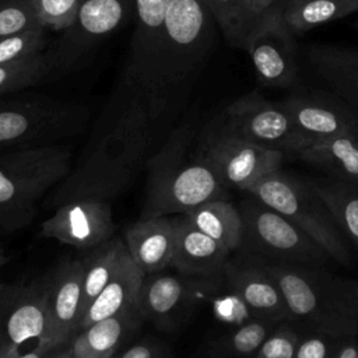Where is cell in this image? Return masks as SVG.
I'll return each instance as SVG.
<instances>
[{
	"label": "cell",
	"instance_id": "1",
	"mask_svg": "<svg viewBox=\"0 0 358 358\" xmlns=\"http://www.w3.org/2000/svg\"><path fill=\"white\" fill-rule=\"evenodd\" d=\"M218 25L204 0H171L154 64L145 119L164 143L214 49Z\"/></svg>",
	"mask_w": 358,
	"mask_h": 358
},
{
	"label": "cell",
	"instance_id": "2",
	"mask_svg": "<svg viewBox=\"0 0 358 358\" xmlns=\"http://www.w3.org/2000/svg\"><path fill=\"white\" fill-rule=\"evenodd\" d=\"M193 123L173 127L145 162V197L140 218L179 215L213 200L225 199L227 187L210 164L192 150Z\"/></svg>",
	"mask_w": 358,
	"mask_h": 358
},
{
	"label": "cell",
	"instance_id": "3",
	"mask_svg": "<svg viewBox=\"0 0 358 358\" xmlns=\"http://www.w3.org/2000/svg\"><path fill=\"white\" fill-rule=\"evenodd\" d=\"M257 260L277 282L287 305L288 320L296 329L337 337L358 336L357 281L324 267Z\"/></svg>",
	"mask_w": 358,
	"mask_h": 358
},
{
	"label": "cell",
	"instance_id": "4",
	"mask_svg": "<svg viewBox=\"0 0 358 358\" xmlns=\"http://www.w3.org/2000/svg\"><path fill=\"white\" fill-rule=\"evenodd\" d=\"M67 144L8 150L0 154V231L27 227L43 199L71 169Z\"/></svg>",
	"mask_w": 358,
	"mask_h": 358
},
{
	"label": "cell",
	"instance_id": "5",
	"mask_svg": "<svg viewBox=\"0 0 358 358\" xmlns=\"http://www.w3.org/2000/svg\"><path fill=\"white\" fill-rule=\"evenodd\" d=\"M245 193L284 215L320 245L333 262L351 266L352 256L348 241L310 180L277 169L257 179Z\"/></svg>",
	"mask_w": 358,
	"mask_h": 358
},
{
	"label": "cell",
	"instance_id": "6",
	"mask_svg": "<svg viewBox=\"0 0 358 358\" xmlns=\"http://www.w3.org/2000/svg\"><path fill=\"white\" fill-rule=\"evenodd\" d=\"M8 95L0 96V151L60 144L88 124L90 109L84 103L48 95Z\"/></svg>",
	"mask_w": 358,
	"mask_h": 358
},
{
	"label": "cell",
	"instance_id": "7",
	"mask_svg": "<svg viewBox=\"0 0 358 358\" xmlns=\"http://www.w3.org/2000/svg\"><path fill=\"white\" fill-rule=\"evenodd\" d=\"M239 206L242 236L236 253L262 260L324 267L331 262L326 250L284 215L248 194Z\"/></svg>",
	"mask_w": 358,
	"mask_h": 358
},
{
	"label": "cell",
	"instance_id": "8",
	"mask_svg": "<svg viewBox=\"0 0 358 358\" xmlns=\"http://www.w3.org/2000/svg\"><path fill=\"white\" fill-rule=\"evenodd\" d=\"M171 0H134V31L117 90L110 102L140 120L159 143L145 119L154 64Z\"/></svg>",
	"mask_w": 358,
	"mask_h": 358
},
{
	"label": "cell",
	"instance_id": "9",
	"mask_svg": "<svg viewBox=\"0 0 358 358\" xmlns=\"http://www.w3.org/2000/svg\"><path fill=\"white\" fill-rule=\"evenodd\" d=\"M210 123L235 137L285 155H296L309 145L280 103L266 99L257 91L231 102Z\"/></svg>",
	"mask_w": 358,
	"mask_h": 358
},
{
	"label": "cell",
	"instance_id": "10",
	"mask_svg": "<svg viewBox=\"0 0 358 358\" xmlns=\"http://www.w3.org/2000/svg\"><path fill=\"white\" fill-rule=\"evenodd\" d=\"M134 14V0H83L74 21L62 31L49 52L53 70L69 74L80 69L99 43Z\"/></svg>",
	"mask_w": 358,
	"mask_h": 358
},
{
	"label": "cell",
	"instance_id": "11",
	"mask_svg": "<svg viewBox=\"0 0 358 358\" xmlns=\"http://www.w3.org/2000/svg\"><path fill=\"white\" fill-rule=\"evenodd\" d=\"M196 151L210 164L227 189L241 192H245L262 176L281 169L285 157L281 151L225 133L210 122L199 136Z\"/></svg>",
	"mask_w": 358,
	"mask_h": 358
},
{
	"label": "cell",
	"instance_id": "12",
	"mask_svg": "<svg viewBox=\"0 0 358 358\" xmlns=\"http://www.w3.org/2000/svg\"><path fill=\"white\" fill-rule=\"evenodd\" d=\"M34 338L49 344L43 275L0 285V358L17 355L20 347Z\"/></svg>",
	"mask_w": 358,
	"mask_h": 358
},
{
	"label": "cell",
	"instance_id": "13",
	"mask_svg": "<svg viewBox=\"0 0 358 358\" xmlns=\"http://www.w3.org/2000/svg\"><path fill=\"white\" fill-rule=\"evenodd\" d=\"M278 103L309 145L340 134H358V110L336 92L296 88Z\"/></svg>",
	"mask_w": 358,
	"mask_h": 358
},
{
	"label": "cell",
	"instance_id": "14",
	"mask_svg": "<svg viewBox=\"0 0 358 358\" xmlns=\"http://www.w3.org/2000/svg\"><path fill=\"white\" fill-rule=\"evenodd\" d=\"M277 8L248 32L241 49L248 52L262 84L287 88L298 77L295 35L285 27Z\"/></svg>",
	"mask_w": 358,
	"mask_h": 358
},
{
	"label": "cell",
	"instance_id": "15",
	"mask_svg": "<svg viewBox=\"0 0 358 358\" xmlns=\"http://www.w3.org/2000/svg\"><path fill=\"white\" fill-rule=\"evenodd\" d=\"M112 206L109 200L80 197L60 204L42 221L41 235L87 252L115 235Z\"/></svg>",
	"mask_w": 358,
	"mask_h": 358
},
{
	"label": "cell",
	"instance_id": "16",
	"mask_svg": "<svg viewBox=\"0 0 358 358\" xmlns=\"http://www.w3.org/2000/svg\"><path fill=\"white\" fill-rule=\"evenodd\" d=\"M43 281L48 312V343L55 348L69 345L78 333L83 317L81 259L64 257L43 275Z\"/></svg>",
	"mask_w": 358,
	"mask_h": 358
},
{
	"label": "cell",
	"instance_id": "17",
	"mask_svg": "<svg viewBox=\"0 0 358 358\" xmlns=\"http://www.w3.org/2000/svg\"><path fill=\"white\" fill-rule=\"evenodd\" d=\"M194 280L165 270L144 274L136 308L143 320L159 331H176L196 305L197 287Z\"/></svg>",
	"mask_w": 358,
	"mask_h": 358
},
{
	"label": "cell",
	"instance_id": "18",
	"mask_svg": "<svg viewBox=\"0 0 358 358\" xmlns=\"http://www.w3.org/2000/svg\"><path fill=\"white\" fill-rule=\"evenodd\" d=\"M222 275L234 296L252 316L288 320L287 305L277 282L256 257L238 253V257L227 262Z\"/></svg>",
	"mask_w": 358,
	"mask_h": 358
},
{
	"label": "cell",
	"instance_id": "19",
	"mask_svg": "<svg viewBox=\"0 0 358 358\" xmlns=\"http://www.w3.org/2000/svg\"><path fill=\"white\" fill-rule=\"evenodd\" d=\"M179 215L138 218L124 231L129 256L144 273H155L171 267L178 241Z\"/></svg>",
	"mask_w": 358,
	"mask_h": 358
},
{
	"label": "cell",
	"instance_id": "20",
	"mask_svg": "<svg viewBox=\"0 0 358 358\" xmlns=\"http://www.w3.org/2000/svg\"><path fill=\"white\" fill-rule=\"evenodd\" d=\"M229 256L231 252L228 249L196 229L179 214L178 241L171 267L185 277L210 281L222 275Z\"/></svg>",
	"mask_w": 358,
	"mask_h": 358
},
{
	"label": "cell",
	"instance_id": "21",
	"mask_svg": "<svg viewBox=\"0 0 358 358\" xmlns=\"http://www.w3.org/2000/svg\"><path fill=\"white\" fill-rule=\"evenodd\" d=\"M136 305L80 330L70 348L73 358H113L143 323Z\"/></svg>",
	"mask_w": 358,
	"mask_h": 358
},
{
	"label": "cell",
	"instance_id": "22",
	"mask_svg": "<svg viewBox=\"0 0 358 358\" xmlns=\"http://www.w3.org/2000/svg\"><path fill=\"white\" fill-rule=\"evenodd\" d=\"M306 57L333 92L358 110V49L313 45L306 52Z\"/></svg>",
	"mask_w": 358,
	"mask_h": 358
},
{
	"label": "cell",
	"instance_id": "23",
	"mask_svg": "<svg viewBox=\"0 0 358 358\" xmlns=\"http://www.w3.org/2000/svg\"><path fill=\"white\" fill-rule=\"evenodd\" d=\"M143 277L144 273L136 266L129 253H126L109 282L85 309L78 331L98 320L134 306Z\"/></svg>",
	"mask_w": 358,
	"mask_h": 358
},
{
	"label": "cell",
	"instance_id": "24",
	"mask_svg": "<svg viewBox=\"0 0 358 358\" xmlns=\"http://www.w3.org/2000/svg\"><path fill=\"white\" fill-rule=\"evenodd\" d=\"M296 157L330 178L358 182V134H340L301 150Z\"/></svg>",
	"mask_w": 358,
	"mask_h": 358
},
{
	"label": "cell",
	"instance_id": "25",
	"mask_svg": "<svg viewBox=\"0 0 358 358\" xmlns=\"http://www.w3.org/2000/svg\"><path fill=\"white\" fill-rule=\"evenodd\" d=\"M196 229L208 235L231 253L236 252L242 236L239 208L225 199H213L182 214Z\"/></svg>",
	"mask_w": 358,
	"mask_h": 358
},
{
	"label": "cell",
	"instance_id": "26",
	"mask_svg": "<svg viewBox=\"0 0 358 358\" xmlns=\"http://www.w3.org/2000/svg\"><path fill=\"white\" fill-rule=\"evenodd\" d=\"M278 14L292 35L358 11V0H282Z\"/></svg>",
	"mask_w": 358,
	"mask_h": 358
},
{
	"label": "cell",
	"instance_id": "27",
	"mask_svg": "<svg viewBox=\"0 0 358 358\" xmlns=\"http://www.w3.org/2000/svg\"><path fill=\"white\" fill-rule=\"evenodd\" d=\"M127 253L124 241L112 236L101 245L84 252L83 263V315L91 302L98 296L103 287L109 282L124 255ZM83 319V317H81Z\"/></svg>",
	"mask_w": 358,
	"mask_h": 358
},
{
	"label": "cell",
	"instance_id": "28",
	"mask_svg": "<svg viewBox=\"0 0 358 358\" xmlns=\"http://www.w3.org/2000/svg\"><path fill=\"white\" fill-rule=\"evenodd\" d=\"M310 183L324 200L348 243L358 250V182L329 178Z\"/></svg>",
	"mask_w": 358,
	"mask_h": 358
},
{
	"label": "cell",
	"instance_id": "29",
	"mask_svg": "<svg viewBox=\"0 0 358 358\" xmlns=\"http://www.w3.org/2000/svg\"><path fill=\"white\" fill-rule=\"evenodd\" d=\"M280 322L256 317L248 319L246 322L236 326L234 330L225 333L218 338L217 348L229 357L238 358H253L256 351L260 348L263 341L275 329Z\"/></svg>",
	"mask_w": 358,
	"mask_h": 358
},
{
	"label": "cell",
	"instance_id": "30",
	"mask_svg": "<svg viewBox=\"0 0 358 358\" xmlns=\"http://www.w3.org/2000/svg\"><path fill=\"white\" fill-rule=\"evenodd\" d=\"M53 70L49 53H38L10 63L0 64V96L34 87Z\"/></svg>",
	"mask_w": 358,
	"mask_h": 358
},
{
	"label": "cell",
	"instance_id": "31",
	"mask_svg": "<svg viewBox=\"0 0 358 358\" xmlns=\"http://www.w3.org/2000/svg\"><path fill=\"white\" fill-rule=\"evenodd\" d=\"M39 27L34 0H0V39Z\"/></svg>",
	"mask_w": 358,
	"mask_h": 358
},
{
	"label": "cell",
	"instance_id": "32",
	"mask_svg": "<svg viewBox=\"0 0 358 358\" xmlns=\"http://www.w3.org/2000/svg\"><path fill=\"white\" fill-rule=\"evenodd\" d=\"M46 48V28L39 27L0 39V64L42 53Z\"/></svg>",
	"mask_w": 358,
	"mask_h": 358
},
{
	"label": "cell",
	"instance_id": "33",
	"mask_svg": "<svg viewBox=\"0 0 358 358\" xmlns=\"http://www.w3.org/2000/svg\"><path fill=\"white\" fill-rule=\"evenodd\" d=\"M299 330L289 320L280 322L263 341L253 358H294Z\"/></svg>",
	"mask_w": 358,
	"mask_h": 358
},
{
	"label": "cell",
	"instance_id": "34",
	"mask_svg": "<svg viewBox=\"0 0 358 358\" xmlns=\"http://www.w3.org/2000/svg\"><path fill=\"white\" fill-rule=\"evenodd\" d=\"M83 0H34L39 22L55 31L66 29L76 18Z\"/></svg>",
	"mask_w": 358,
	"mask_h": 358
},
{
	"label": "cell",
	"instance_id": "35",
	"mask_svg": "<svg viewBox=\"0 0 358 358\" xmlns=\"http://www.w3.org/2000/svg\"><path fill=\"white\" fill-rule=\"evenodd\" d=\"M341 338L322 331L299 330L294 358H334Z\"/></svg>",
	"mask_w": 358,
	"mask_h": 358
},
{
	"label": "cell",
	"instance_id": "36",
	"mask_svg": "<svg viewBox=\"0 0 358 358\" xmlns=\"http://www.w3.org/2000/svg\"><path fill=\"white\" fill-rule=\"evenodd\" d=\"M282 0H243L238 24L234 46L241 48L248 32L268 13L274 11Z\"/></svg>",
	"mask_w": 358,
	"mask_h": 358
},
{
	"label": "cell",
	"instance_id": "37",
	"mask_svg": "<svg viewBox=\"0 0 358 358\" xmlns=\"http://www.w3.org/2000/svg\"><path fill=\"white\" fill-rule=\"evenodd\" d=\"M225 41L234 46L236 24L243 0H204Z\"/></svg>",
	"mask_w": 358,
	"mask_h": 358
},
{
	"label": "cell",
	"instance_id": "38",
	"mask_svg": "<svg viewBox=\"0 0 358 358\" xmlns=\"http://www.w3.org/2000/svg\"><path fill=\"white\" fill-rule=\"evenodd\" d=\"M113 358H173L171 350L159 340L145 337L126 344Z\"/></svg>",
	"mask_w": 358,
	"mask_h": 358
},
{
	"label": "cell",
	"instance_id": "39",
	"mask_svg": "<svg viewBox=\"0 0 358 358\" xmlns=\"http://www.w3.org/2000/svg\"><path fill=\"white\" fill-rule=\"evenodd\" d=\"M334 358H358V336L343 337Z\"/></svg>",
	"mask_w": 358,
	"mask_h": 358
},
{
	"label": "cell",
	"instance_id": "40",
	"mask_svg": "<svg viewBox=\"0 0 358 358\" xmlns=\"http://www.w3.org/2000/svg\"><path fill=\"white\" fill-rule=\"evenodd\" d=\"M53 350H56L55 347H50L49 344L36 341V344L25 352H18L17 355L11 357V358H46Z\"/></svg>",
	"mask_w": 358,
	"mask_h": 358
},
{
	"label": "cell",
	"instance_id": "41",
	"mask_svg": "<svg viewBox=\"0 0 358 358\" xmlns=\"http://www.w3.org/2000/svg\"><path fill=\"white\" fill-rule=\"evenodd\" d=\"M46 358H73V352H71L70 344L53 350Z\"/></svg>",
	"mask_w": 358,
	"mask_h": 358
},
{
	"label": "cell",
	"instance_id": "42",
	"mask_svg": "<svg viewBox=\"0 0 358 358\" xmlns=\"http://www.w3.org/2000/svg\"><path fill=\"white\" fill-rule=\"evenodd\" d=\"M8 262V257H7V255H6V252L0 248V270L6 266V263Z\"/></svg>",
	"mask_w": 358,
	"mask_h": 358
},
{
	"label": "cell",
	"instance_id": "43",
	"mask_svg": "<svg viewBox=\"0 0 358 358\" xmlns=\"http://www.w3.org/2000/svg\"><path fill=\"white\" fill-rule=\"evenodd\" d=\"M217 358H225V357H217Z\"/></svg>",
	"mask_w": 358,
	"mask_h": 358
},
{
	"label": "cell",
	"instance_id": "44",
	"mask_svg": "<svg viewBox=\"0 0 358 358\" xmlns=\"http://www.w3.org/2000/svg\"><path fill=\"white\" fill-rule=\"evenodd\" d=\"M357 282H358V281H357Z\"/></svg>",
	"mask_w": 358,
	"mask_h": 358
}]
</instances>
